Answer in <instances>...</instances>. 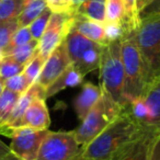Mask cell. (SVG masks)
<instances>
[{
    "mask_svg": "<svg viewBox=\"0 0 160 160\" xmlns=\"http://www.w3.org/2000/svg\"><path fill=\"white\" fill-rule=\"evenodd\" d=\"M145 129L126 107L98 136L80 147L76 157L82 160H111L112 157Z\"/></svg>",
    "mask_w": 160,
    "mask_h": 160,
    "instance_id": "obj_1",
    "label": "cell"
},
{
    "mask_svg": "<svg viewBox=\"0 0 160 160\" xmlns=\"http://www.w3.org/2000/svg\"><path fill=\"white\" fill-rule=\"evenodd\" d=\"M134 32L125 34L121 40V54L124 67V107L134 99L142 96L145 89L149 85L151 77L142 60L135 42Z\"/></svg>",
    "mask_w": 160,
    "mask_h": 160,
    "instance_id": "obj_2",
    "label": "cell"
},
{
    "mask_svg": "<svg viewBox=\"0 0 160 160\" xmlns=\"http://www.w3.org/2000/svg\"><path fill=\"white\" fill-rule=\"evenodd\" d=\"M134 36L151 80L160 77V12L142 17Z\"/></svg>",
    "mask_w": 160,
    "mask_h": 160,
    "instance_id": "obj_3",
    "label": "cell"
},
{
    "mask_svg": "<svg viewBox=\"0 0 160 160\" xmlns=\"http://www.w3.org/2000/svg\"><path fill=\"white\" fill-rule=\"evenodd\" d=\"M101 89L115 102L124 107V67L121 54V40L104 45L100 65Z\"/></svg>",
    "mask_w": 160,
    "mask_h": 160,
    "instance_id": "obj_4",
    "label": "cell"
},
{
    "mask_svg": "<svg viewBox=\"0 0 160 160\" xmlns=\"http://www.w3.org/2000/svg\"><path fill=\"white\" fill-rule=\"evenodd\" d=\"M124 107L118 104L109 94L102 91V96L94 107L88 112L81 124L73 131L77 142L80 146L87 145L98 136L110 123H112L121 113Z\"/></svg>",
    "mask_w": 160,
    "mask_h": 160,
    "instance_id": "obj_5",
    "label": "cell"
},
{
    "mask_svg": "<svg viewBox=\"0 0 160 160\" xmlns=\"http://www.w3.org/2000/svg\"><path fill=\"white\" fill-rule=\"evenodd\" d=\"M64 43L70 64L83 77L99 68L104 45L85 38L73 28L65 38Z\"/></svg>",
    "mask_w": 160,
    "mask_h": 160,
    "instance_id": "obj_6",
    "label": "cell"
},
{
    "mask_svg": "<svg viewBox=\"0 0 160 160\" xmlns=\"http://www.w3.org/2000/svg\"><path fill=\"white\" fill-rule=\"evenodd\" d=\"M48 129L38 131L28 126L10 127L1 124L0 134L11 139L10 149L12 153L22 160H35L43 139Z\"/></svg>",
    "mask_w": 160,
    "mask_h": 160,
    "instance_id": "obj_7",
    "label": "cell"
},
{
    "mask_svg": "<svg viewBox=\"0 0 160 160\" xmlns=\"http://www.w3.org/2000/svg\"><path fill=\"white\" fill-rule=\"evenodd\" d=\"M72 132H51L43 139L35 160H71L80 150Z\"/></svg>",
    "mask_w": 160,
    "mask_h": 160,
    "instance_id": "obj_8",
    "label": "cell"
},
{
    "mask_svg": "<svg viewBox=\"0 0 160 160\" xmlns=\"http://www.w3.org/2000/svg\"><path fill=\"white\" fill-rule=\"evenodd\" d=\"M73 17L69 12H53L43 35L38 40V53L46 59L64 42L72 28Z\"/></svg>",
    "mask_w": 160,
    "mask_h": 160,
    "instance_id": "obj_9",
    "label": "cell"
},
{
    "mask_svg": "<svg viewBox=\"0 0 160 160\" xmlns=\"http://www.w3.org/2000/svg\"><path fill=\"white\" fill-rule=\"evenodd\" d=\"M157 134L155 129L145 127L137 137L120 149L111 160H149L151 144Z\"/></svg>",
    "mask_w": 160,
    "mask_h": 160,
    "instance_id": "obj_10",
    "label": "cell"
},
{
    "mask_svg": "<svg viewBox=\"0 0 160 160\" xmlns=\"http://www.w3.org/2000/svg\"><path fill=\"white\" fill-rule=\"evenodd\" d=\"M69 65H70V59L67 54L65 43L62 42L46 58L44 66H43L35 82H38L42 88L46 89L64 72V70Z\"/></svg>",
    "mask_w": 160,
    "mask_h": 160,
    "instance_id": "obj_11",
    "label": "cell"
},
{
    "mask_svg": "<svg viewBox=\"0 0 160 160\" xmlns=\"http://www.w3.org/2000/svg\"><path fill=\"white\" fill-rule=\"evenodd\" d=\"M49 124H51V118H49L45 99L36 98L25 110L19 123V126H28L33 129L44 131V129H48Z\"/></svg>",
    "mask_w": 160,
    "mask_h": 160,
    "instance_id": "obj_12",
    "label": "cell"
},
{
    "mask_svg": "<svg viewBox=\"0 0 160 160\" xmlns=\"http://www.w3.org/2000/svg\"><path fill=\"white\" fill-rule=\"evenodd\" d=\"M142 97L149 111L148 122L145 127H150L160 133V77L149 82Z\"/></svg>",
    "mask_w": 160,
    "mask_h": 160,
    "instance_id": "obj_13",
    "label": "cell"
},
{
    "mask_svg": "<svg viewBox=\"0 0 160 160\" xmlns=\"http://www.w3.org/2000/svg\"><path fill=\"white\" fill-rule=\"evenodd\" d=\"M36 98H44L45 99V89L42 88L38 82H34L30 86V88L20 96L19 100L17 101L13 110L10 113L9 118H7L3 125H7L10 127H18L25 110L28 109L31 102Z\"/></svg>",
    "mask_w": 160,
    "mask_h": 160,
    "instance_id": "obj_14",
    "label": "cell"
},
{
    "mask_svg": "<svg viewBox=\"0 0 160 160\" xmlns=\"http://www.w3.org/2000/svg\"><path fill=\"white\" fill-rule=\"evenodd\" d=\"M102 96V89L100 86H96L91 82H85L80 93L73 101V109L80 121L83 120L88 112L94 107Z\"/></svg>",
    "mask_w": 160,
    "mask_h": 160,
    "instance_id": "obj_15",
    "label": "cell"
},
{
    "mask_svg": "<svg viewBox=\"0 0 160 160\" xmlns=\"http://www.w3.org/2000/svg\"><path fill=\"white\" fill-rule=\"evenodd\" d=\"M72 28L76 31L79 32L85 38L93 41V42L102 45H107L104 34V24L103 23L90 20V19L85 18V17L76 16V14H72Z\"/></svg>",
    "mask_w": 160,
    "mask_h": 160,
    "instance_id": "obj_16",
    "label": "cell"
},
{
    "mask_svg": "<svg viewBox=\"0 0 160 160\" xmlns=\"http://www.w3.org/2000/svg\"><path fill=\"white\" fill-rule=\"evenodd\" d=\"M82 79H83V76L79 72L78 69H76L70 64L65 69L64 72L53 83H51L45 89V99L55 96L56 93L66 89V88L77 87V86H79L80 83L82 82Z\"/></svg>",
    "mask_w": 160,
    "mask_h": 160,
    "instance_id": "obj_17",
    "label": "cell"
},
{
    "mask_svg": "<svg viewBox=\"0 0 160 160\" xmlns=\"http://www.w3.org/2000/svg\"><path fill=\"white\" fill-rule=\"evenodd\" d=\"M69 13L81 16L90 20L104 24L105 22V0H87L70 10Z\"/></svg>",
    "mask_w": 160,
    "mask_h": 160,
    "instance_id": "obj_18",
    "label": "cell"
},
{
    "mask_svg": "<svg viewBox=\"0 0 160 160\" xmlns=\"http://www.w3.org/2000/svg\"><path fill=\"white\" fill-rule=\"evenodd\" d=\"M46 7V0H25L22 12L18 17L19 28L29 27Z\"/></svg>",
    "mask_w": 160,
    "mask_h": 160,
    "instance_id": "obj_19",
    "label": "cell"
},
{
    "mask_svg": "<svg viewBox=\"0 0 160 160\" xmlns=\"http://www.w3.org/2000/svg\"><path fill=\"white\" fill-rule=\"evenodd\" d=\"M38 51V40H31L27 44H23L21 46H18L16 48L11 49L6 56H10L12 59L16 62H20L22 65H27L30 60L32 59L36 52Z\"/></svg>",
    "mask_w": 160,
    "mask_h": 160,
    "instance_id": "obj_20",
    "label": "cell"
},
{
    "mask_svg": "<svg viewBox=\"0 0 160 160\" xmlns=\"http://www.w3.org/2000/svg\"><path fill=\"white\" fill-rule=\"evenodd\" d=\"M24 2L25 0H0V22L18 18Z\"/></svg>",
    "mask_w": 160,
    "mask_h": 160,
    "instance_id": "obj_21",
    "label": "cell"
},
{
    "mask_svg": "<svg viewBox=\"0 0 160 160\" xmlns=\"http://www.w3.org/2000/svg\"><path fill=\"white\" fill-rule=\"evenodd\" d=\"M21 94L18 92H13L9 89H3L0 94V120L3 123L9 118L10 113L13 110L17 101L19 100Z\"/></svg>",
    "mask_w": 160,
    "mask_h": 160,
    "instance_id": "obj_22",
    "label": "cell"
},
{
    "mask_svg": "<svg viewBox=\"0 0 160 160\" xmlns=\"http://www.w3.org/2000/svg\"><path fill=\"white\" fill-rule=\"evenodd\" d=\"M124 0H105V22H124Z\"/></svg>",
    "mask_w": 160,
    "mask_h": 160,
    "instance_id": "obj_23",
    "label": "cell"
},
{
    "mask_svg": "<svg viewBox=\"0 0 160 160\" xmlns=\"http://www.w3.org/2000/svg\"><path fill=\"white\" fill-rule=\"evenodd\" d=\"M19 29L18 18L0 22V58H2L12 35Z\"/></svg>",
    "mask_w": 160,
    "mask_h": 160,
    "instance_id": "obj_24",
    "label": "cell"
},
{
    "mask_svg": "<svg viewBox=\"0 0 160 160\" xmlns=\"http://www.w3.org/2000/svg\"><path fill=\"white\" fill-rule=\"evenodd\" d=\"M24 67V65L16 62L10 56H3L0 58V79L5 82L9 78L23 72Z\"/></svg>",
    "mask_w": 160,
    "mask_h": 160,
    "instance_id": "obj_25",
    "label": "cell"
},
{
    "mask_svg": "<svg viewBox=\"0 0 160 160\" xmlns=\"http://www.w3.org/2000/svg\"><path fill=\"white\" fill-rule=\"evenodd\" d=\"M45 60L46 59H45L43 56H41L38 51L35 55L32 57V59L25 65L23 73H24L25 78L28 79L30 85H32V83H34L36 81L41 70H42L43 66H44Z\"/></svg>",
    "mask_w": 160,
    "mask_h": 160,
    "instance_id": "obj_26",
    "label": "cell"
},
{
    "mask_svg": "<svg viewBox=\"0 0 160 160\" xmlns=\"http://www.w3.org/2000/svg\"><path fill=\"white\" fill-rule=\"evenodd\" d=\"M52 10L49 9L48 7H46L44 9V11L29 25V29H30V32H31V35L34 40H40L41 36L43 35L44 33L45 29L47 27V23H48L49 19H51V16H52Z\"/></svg>",
    "mask_w": 160,
    "mask_h": 160,
    "instance_id": "obj_27",
    "label": "cell"
},
{
    "mask_svg": "<svg viewBox=\"0 0 160 160\" xmlns=\"http://www.w3.org/2000/svg\"><path fill=\"white\" fill-rule=\"evenodd\" d=\"M126 28L123 22H107L104 23V34L107 44L114 41L122 40L126 34Z\"/></svg>",
    "mask_w": 160,
    "mask_h": 160,
    "instance_id": "obj_28",
    "label": "cell"
},
{
    "mask_svg": "<svg viewBox=\"0 0 160 160\" xmlns=\"http://www.w3.org/2000/svg\"><path fill=\"white\" fill-rule=\"evenodd\" d=\"M31 40H33V38H32V35H31L29 27L19 28V29L14 32L13 35H12L11 41H10L9 45H8L7 48H6L5 55L3 56L7 55L11 49L16 48V47H18V46H21V45H23V44H27V43L30 42Z\"/></svg>",
    "mask_w": 160,
    "mask_h": 160,
    "instance_id": "obj_29",
    "label": "cell"
},
{
    "mask_svg": "<svg viewBox=\"0 0 160 160\" xmlns=\"http://www.w3.org/2000/svg\"><path fill=\"white\" fill-rule=\"evenodd\" d=\"M30 83L28 79L25 78L24 73L21 72L19 75H16L13 77L9 78L5 81V88L9 89L13 92H18V93L22 94L27 91L30 88Z\"/></svg>",
    "mask_w": 160,
    "mask_h": 160,
    "instance_id": "obj_30",
    "label": "cell"
},
{
    "mask_svg": "<svg viewBox=\"0 0 160 160\" xmlns=\"http://www.w3.org/2000/svg\"><path fill=\"white\" fill-rule=\"evenodd\" d=\"M136 7L142 18L146 14L160 12V0H136Z\"/></svg>",
    "mask_w": 160,
    "mask_h": 160,
    "instance_id": "obj_31",
    "label": "cell"
},
{
    "mask_svg": "<svg viewBox=\"0 0 160 160\" xmlns=\"http://www.w3.org/2000/svg\"><path fill=\"white\" fill-rule=\"evenodd\" d=\"M46 5L52 12H69L71 0H46Z\"/></svg>",
    "mask_w": 160,
    "mask_h": 160,
    "instance_id": "obj_32",
    "label": "cell"
},
{
    "mask_svg": "<svg viewBox=\"0 0 160 160\" xmlns=\"http://www.w3.org/2000/svg\"><path fill=\"white\" fill-rule=\"evenodd\" d=\"M149 160H160V133L156 135L150 148Z\"/></svg>",
    "mask_w": 160,
    "mask_h": 160,
    "instance_id": "obj_33",
    "label": "cell"
},
{
    "mask_svg": "<svg viewBox=\"0 0 160 160\" xmlns=\"http://www.w3.org/2000/svg\"><path fill=\"white\" fill-rule=\"evenodd\" d=\"M12 155V151L8 145H6L2 140L0 139V158L8 157V156Z\"/></svg>",
    "mask_w": 160,
    "mask_h": 160,
    "instance_id": "obj_34",
    "label": "cell"
},
{
    "mask_svg": "<svg viewBox=\"0 0 160 160\" xmlns=\"http://www.w3.org/2000/svg\"><path fill=\"white\" fill-rule=\"evenodd\" d=\"M83 1H87V0H71V8H70V10L73 9L75 7H77V6L80 5L81 2H83ZM69 12H70V11H69Z\"/></svg>",
    "mask_w": 160,
    "mask_h": 160,
    "instance_id": "obj_35",
    "label": "cell"
},
{
    "mask_svg": "<svg viewBox=\"0 0 160 160\" xmlns=\"http://www.w3.org/2000/svg\"><path fill=\"white\" fill-rule=\"evenodd\" d=\"M0 160H22V159H20V158H18L17 156H14L13 153H12V155L8 156V157L0 158Z\"/></svg>",
    "mask_w": 160,
    "mask_h": 160,
    "instance_id": "obj_36",
    "label": "cell"
},
{
    "mask_svg": "<svg viewBox=\"0 0 160 160\" xmlns=\"http://www.w3.org/2000/svg\"><path fill=\"white\" fill-rule=\"evenodd\" d=\"M3 89H5V82L0 79V94H1V92L3 91Z\"/></svg>",
    "mask_w": 160,
    "mask_h": 160,
    "instance_id": "obj_37",
    "label": "cell"
},
{
    "mask_svg": "<svg viewBox=\"0 0 160 160\" xmlns=\"http://www.w3.org/2000/svg\"><path fill=\"white\" fill-rule=\"evenodd\" d=\"M71 160H82V159H79V158H77V157H73Z\"/></svg>",
    "mask_w": 160,
    "mask_h": 160,
    "instance_id": "obj_38",
    "label": "cell"
},
{
    "mask_svg": "<svg viewBox=\"0 0 160 160\" xmlns=\"http://www.w3.org/2000/svg\"><path fill=\"white\" fill-rule=\"evenodd\" d=\"M1 124H2V122H1V120H0V126H1Z\"/></svg>",
    "mask_w": 160,
    "mask_h": 160,
    "instance_id": "obj_39",
    "label": "cell"
}]
</instances>
